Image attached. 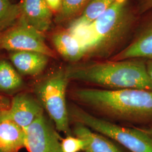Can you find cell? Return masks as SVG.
I'll list each match as a JSON object with an SVG mask.
<instances>
[{
	"label": "cell",
	"mask_w": 152,
	"mask_h": 152,
	"mask_svg": "<svg viewBox=\"0 0 152 152\" xmlns=\"http://www.w3.org/2000/svg\"><path fill=\"white\" fill-rule=\"evenodd\" d=\"M73 96L82 105L113 120L152 122V90L80 88L74 90Z\"/></svg>",
	"instance_id": "6da1fadb"
},
{
	"label": "cell",
	"mask_w": 152,
	"mask_h": 152,
	"mask_svg": "<svg viewBox=\"0 0 152 152\" xmlns=\"http://www.w3.org/2000/svg\"><path fill=\"white\" fill-rule=\"evenodd\" d=\"M69 80L88 83L114 90L137 88L152 90L146 61L141 59L98 62L70 66Z\"/></svg>",
	"instance_id": "7a4b0ae2"
},
{
	"label": "cell",
	"mask_w": 152,
	"mask_h": 152,
	"mask_svg": "<svg viewBox=\"0 0 152 152\" xmlns=\"http://www.w3.org/2000/svg\"><path fill=\"white\" fill-rule=\"evenodd\" d=\"M68 112L76 122L108 137L129 152H152V138L144 130L115 124L78 107H72Z\"/></svg>",
	"instance_id": "3957f363"
},
{
	"label": "cell",
	"mask_w": 152,
	"mask_h": 152,
	"mask_svg": "<svg viewBox=\"0 0 152 152\" xmlns=\"http://www.w3.org/2000/svg\"><path fill=\"white\" fill-rule=\"evenodd\" d=\"M69 81L66 69H58L39 82L35 86L37 99L54 123L56 130L72 135L66 91Z\"/></svg>",
	"instance_id": "277c9868"
},
{
	"label": "cell",
	"mask_w": 152,
	"mask_h": 152,
	"mask_svg": "<svg viewBox=\"0 0 152 152\" xmlns=\"http://www.w3.org/2000/svg\"><path fill=\"white\" fill-rule=\"evenodd\" d=\"M134 19L128 0H115L92 23L97 43L92 55H105L113 49L129 31Z\"/></svg>",
	"instance_id": "5b68a950"
},
{
	"label": "cell",
	"mask_w": 152,
	"mask_h": 152,
	"mask_svg": "<svg viewBox=\"0 0 152 152\" xmlns=\"http://www.w3.org/2000/svg\"><path fill=\"white\" fill-rule=\"evenodd\" d=\"M0 49L14 51H33L54 58V52L45 42L41 32L19 19L11 27L0 32Z\"/></svg>",
	"instance_id": "8992f818"
},
{
	"label": "cell",
	"mask_w": 152,
	"mask_h": 152,
	"mask_svg": "<svg viewBox=\"0 0 152 152\" xmlns=\"http://www.w3.org/2000/svg\"><path fill=\"white\" fill-rule=\"evenodd\" d=\"M56 128L42 114L25 130L26 148L29 152H62Z\"/></svg>",
	"instance_id": "52a82bcc"
},
{
	"label": "cell",
	"mask_w": 152,
	"mask_h": 152,
	"mask_svg": "<svg viewBox=\"0 0 152 152\" xmlns=\"http://www.w3.org/2000/svg\"><path fill=\"white\" fill-rule=\"evenodd\" d=\"M44 113V109L37 99L26 93H21L13 98L7 110V119L26 130Z\"/></svg>",
	"instance_id": "ba28073f"
},
{
	"label": "cell",
	"mask_w": 152,
	"mask_h": 152,
	"mask_svg": "<svg viewBox=\"0 0 152 152\" xmlns=\"http://www.w3.org/2000/svg\"><path fill=\"white\" fill-rule=\"evenodd\" d=\"M20 5L19 19L41 32L49 29L52 23L53 12L45 0H22Z\"/></svg>",
	"instance_id": "9c48e42d"
},
{
	"label": "cell",
	"mask_w": 152,
	"mask_h": 152,
	"mask_svg": "<svg viewBox=\"0 0 152 152\" xmlns=\"http://www.w3.org/2000/svg\"><path fill=\"white\" fill-rule=\"evenodd\" d=\"M132 59L152 60V16L140 29L134 41L113 58V60Z\"/></svg>",
	"instance_id": "30bf717a"
},
{
	"label": "cell",
	"mask_w": 152,
	"mask_h": 152,
	"mask_svg": "<svg viewBox=\"0 0 152 152\" xmlns=\"http://www.w3.org/2000/svg\"><path fill=\"white\" fill-rule=\"evenodd\" d=\"M73 132L86 141L84 152H127L115 141L80 123L76 122Z\"/></svg>",
	"instance_id": "8fae6325"
},
{
	"label": "cell",
	"mask_w": 152,
	"mask_h": 152,
	"mask_svg": "<svg viewBox=\"0 0 152 152\" xmlns=\"http://www.w3.org/2000/svg\"><path fill=\"white\" fill-rule=\"evenodd\" d=\"M9 58L12 65L20 74L37 76L45 70L50 57L33 51H14Z\"/></svg>",
	"instance_id": "7c38bea8"
},
{
	"label": "cell",
	"mask_w": 152,
	"mask_h": 152,
	"mask_svg": "<svg viewBox=\"0 0 152 152\" xmlns=\"http://www.w3.org/2000/svg\"><path fill=\"white\" fill-rule=\"evenodd\" d=\"M52 42L58 53L68 61L76 63L87 55L86 48L68 29L55 33Z\"/></svg>",
	"instance_id": "4fadbf2b"
},
{
	"label": "cell",
	"mask_w": 152,
	"mask_h": 152,
	"mask_svg": "<svg viewBox=\"0 0 152 152\" xmlns=\"http://www.w3.org/2000/svg\"><path fill=\"white\" fill-rule=\"evenodd\" d=\"M26 148L25 130L6 119L0 122V152H19Z\"/></svg>",
	"instance_id": "5bb4252c"
},
{
	"label": "cell",
	"mask_w": 152,
	"mask_h": 152,
	"mask_svg": "<svg viewBox=\"0 0 152 152\" xmlns=\"http://www.w3.org/2000/svg\"><path fill=\"white\" fill-rule=\"evenodd\" d=\"M68 31L86 48L87 55H92L97 43V37L92 24L73 20Z\"/></svg>",
	"instance_id": "9a60e30c"
},
{
	"label": "cell",
	"mask_w": 152,
	"mask_h": 152,
	"mask_svg": "<svg viewBox=\"0 0 152 152\" xmlns=\"http://www.w3.org/2000/svg\"><path fill=\"white\" fill-rule=\"evenodd\" d=\"M23 80L20 74L10 63L0 61V90L12 91L22 87Z\"/></svg>",
	"instance_id": "2e32d148"
},
{
	"label": "cell",
	"mask_w": 152,
	"mask_h": 152,
	"mask_svg": "<svg viewBox=\"0 0 152 152\" xmlns=\"http://www.w3.org/2000/svg\"><path fill=\"white\" fill-rule=\"evenodd\" d=\"M20 17V5L10 0H0V32L12 27Z\"/></svg>",
	"instance_id": "e0dca14e"
},
{
	"label": "cell",
	"mask_w": 152,
	"mask_h": 152,
	"mask_svg": "<svg viewBox=\"0 0 152 152\" xmlns=\"http://www.w3.org/2000/svg\"><path fill=\"white\" fill-rule=\"evenodd\" d=\"M115 1L91 0L82 11L81 15L75 20L80 23L92 24L108 10Z\"/></svg>",
	"instance_id": "ac0fdd59"
},
{
	"label": "cell",
	"mask_w": 152,
	"mask_h": 152,
	"mask_svg": "<svg viewBox=\"0 0 152 152\" xmlns=\"http://www.w3.org/2000/svg\"><path fill=\"white\" fill-rule=\"evenodd\" d=\"M91 0H63L62 7L60 12L58 14L57 20L64 21L77 16Z\"/></svg>",
	"instance_id": "d6986e66"
},
{
	"label": "cell",
	"mask_w": 152,
	"mask_h": 152,
	"mask_svg": "<svg viewBox=\"0 0 152 152\" xmlns=\"http://www.w3.org/2000/svg\"><path fill=\"white\" fill-rule=\"evenodd\" d=\"M85 147L86 141L75 135H66L61 140L62 152H80L83 151Z\"/></svg>",
	"instance_id": "ffe728a7"
},
{
	"label": "cell",
	"mask_w": 152,
	"mask_h": 152,
	"mask_svg": "<svg viewBox=\"0 0 152 152\" xmlns=\"http://www.w3.org/2000/svg\"><path fill=\"white\" fill-rule=\"evenodd\" d=\"M53 12L59 14L61 11L63 0H45Z\"/></svg>",
	"instance_id": "44dd1931"
},
{
	"label": "cell",
	"mask_w": 152,
	"mask_h": 152,
	"mask_svg": "<svg viewBox=\"0 0 152 152\" xmlns=\"http://www.w3.org/2000/svg\"><path fill=\"white\" fill-rule=\"evenodd\" d=\"M152 9V0H139V12L144 14Z\"/></svg>",
	"instance_id": "7402d4cb"
},
{
	"label": "cell",
	"mask_w": 152,
	"mask_h": 152,
	"mask_svg": "<svg viewBox=\"0 0 152 152\" xmlns=\"http://www.w3.org/2000/svg\"><path fill=\"white\" fill-rule=\"evenodd\" d=\"M146 65L148 75L152 82V60H147L146 61Z\"/></svg>",
	"instance_id": "603a6c76"
},
{
	"label": "cell",
	"mask_w": 152,
	"mask_h": 152,
	"mask_svg": "<svg viewBox=\"0 0 152 152\" xmlns=\"http://www.w3.org/2000/svg\"><path fill=\"white\" fill-rule=\"evenodd\" d=\"M8 109H2L0 107V122L7 119V114Z\"/></svg>",
	"instance_id": "cb8c5ba5"
},
{
	"label": "cell",
	"mask_w": 152,
	"mask_h": 152,
	"mask_svg": "<svg viewBox=\"0 0 152 152\" xmlns=\"http://www.w3.org/2000/svg\"><path fill=\"white\" fill-rule=\"evenodd\" d=\"M147 132V133L149 134V135L151 136V137L152 138V128L149 129H147V130H144Z\"/></svg>",
	"instance_id": "d4e9b609"
}]
</instances>
